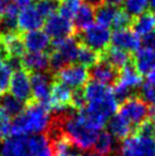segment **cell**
<instances>
[{
    "instance_id": "7c38bea8",
    "label": "cell",
    "mask_w": 155,
    "mask_h": 156,
    "mask_svg": "<svg viewBox=\"0 0 155 156\" xmlns=\"http://www.w3.org/2000/svg\"><path fill=\"white\" fill-rule=\"evenodd\" d=\"M1 156H32L29 145V137H17L12 136L0 145Z\"/></svg>"
},
{
    "instance_id": "4dcf8cb0",
    "label": "cell",
    "mask_w": 155,
    "mask_h": 156,
    "mask_svg": "<svg viewBox=\"0 0 155 156\" xmlns=\"http://www.w3.org/2000/svg\"><path fill=\"white\" fill-rule=\"evenodd\" d=\"M13 76V69L6 62H0V97L7 94Z\"/></svg>"
},
{
    "instance_id": "7402d4cb",
    "label": "cell",
    "mask_w": 155,
    "mask_h": 156,
    "mask_svg": "<svg viewBox=\"0 0 155 156\" xmlns=\"http://www.w3.org/2000/svg\"><path fill=\"white\" fill-rule=\"evenodd\" d=\"M73 20V25L75 29V34H77L92 25L94 20H95V8L87 2L80 4V7L78 9Z\"/></svg>"
},
{
    "instance_id": "3957f363",
    "label": "cell",
    "mask_w": 155,
    "mask_h": 156,
    "mask_svg": "<svg viewBox=\"0 0 155 156\" xmlns=\"http://www.w3.org/2000/svg\"><path fill=\"white\" fill-rule=\"evenodd\" d=\"M121 156H155V136L130 134L117 149Z\"/></svg>"
},
{
    "instance_id": "ffe728a7",
    "label": "cell",
    "mask_w": 155,
    "mask_h": 156,
    "mask_svg": "<svg viewBox=\"0 0 155 156\" xmlns=\"http://www.w3.org/2000/svg\"><path fill=\"white\" fill-rule=\"evenodd\" d=\"M107 129V131L112 134L115 140H124L135 131V129L129 122L119 114H114L108 120Z\"/></svg>"
},
{
    "instance_id": "d6986e66",
    "label": "cell",
    "mask_w": 155,
    "mask_h": 156,
    "mask_svg": "<svg viewBox=\"0 0 155 156\" xmlns=\"http://www.w3.org/2000/svg\"><path fill=\"white\" fill-rule=\"evenodd\" d=\"M131 63L140 75L147 74L155 69V50L140 48L132 55Z\"/></svg>"
},
{
    "instance_id": "5bb4252c",
    "label": "cell",
    "mask_w": 155,
    "mask_h": 156,
    "mask_svg": "<svg viewBox=\"0 0 155 156\" xmlns=\"http://www.w3.org/2000/svg\"><path fill=\"white\" fill-rule=\"evenodd\" d=\"M43 18L37 12L34 6H27L20 10L17 16L18 32H31L40 30L43 25Z\"/></svg>"
},
{
    "instance_id": "7a4b0ae2",
    "label": "cell",
    "mask_w": 155,
    "mask_h": 156,
    "mask_svg": "<svg viewBox=\"0 0 155 156\" xmlns=\"http://www.w3.org/2000/svg\"><path fill=\"white\" fill-rule=\"evenodd\" d=\"M55 116L60 123L64 134L74 147L82 151H89L94 147L98 131L88 126L75 111L69 109L57 113Z\"/></svg>"
},
{
    "instance_id": "d4e9b609",
    "label": "cell",
    "mask_w": 155,
    "mask_h": 156,
    "mask_svg": "<svg viewBox=\"0 0 155 156\" xmlns=\"http://www.w3.org/2000/svg\"><path fill=\"white\" fill-rule=\"evenodd\" d=\"M0 37L4 40L10 58L12 57L22 58V56L25 54V47H24L23 40H22L21 32H13V33H7V34H0Z\"/></svg>"
},
{
    "instance_id": "2e32d148",
    "label": "cell",
    "mask_w": 155,
    "mask_h": 156,
    "mask_svg": "<svg viewBox=\"0 0 155 156\" xmlns=\"http://www.w3.org/2000/svg\"><path fill=\"white\" fill-rule=\"evenodd\" d=\"M22 40L29 52H43L50 47V38L41 30L22 33Z\"/></svg>"
},
{
    "instance_id": "74e56055",
    "label": "cell",
    "mask_w": 155,
    "mask_h": 156,
    "mask_svg": "<svg viewBox=\"0 0 155 156\" xmlns=\"http://www.w3.org/2000/svg\"><path fill=\"white\" fill-rule=\"evenodd\" d=\"M146 83L152 84V86H155V69H152L151 72H148L146 74Z\"/></svg>"
},
{
    "instance_id": "60d3db41",
    "label": "cell",
    "mask_w": 155,
    "mask_h": 156,
    "mask_svg": "<svg viewBox=\"0 0 155 156\" xmlns=\"http://www.w3.org/2000/svg\"><path fill=\"white\" fill-rule=\"evenodd\" d=\"M81 156H102V155L97 154L96 152H87V153H85V154H82Z\"/></svg>"
},
{
    "instance_id": "4316f807",
    "label": "cell",
    "mask_w": 155,
    "mask_h": 156,
    "mask_svg": "<svg viewBox=\"0 0 155 156\" xmlns=\"http://www.w3.org/2000/svg\"><path fill=\"white\" fill-rule=\"evenodd\" d=\"M0 108H2L9 116L16 117L25 108V103L16 99L12 95H4L0 97Z\"/></svg>"
},
{
    "instance_id": "8d00e7d4",
    "label": "cell",
    "mask_w": 155,
    "mask_h": 156,
    "mask_svg": "<svg viewBox=\"0 0 155 156\" xmlns=\"http://www.w3.org/2000/svg\"><path fill=\"white\" fill-rule=\"evenodd\" d=\"M123 4H124V0H103V5H108L113 7H120Z\"/></svg>"
},
{
    "instance_id": "f35d334b",
    "label": "cell",
    "mask_w": 155,
    "mask_h": 156,
    "mask_svg": "<svg viewBox=\"0 0 155 156\" xmlns=\"http://www.w3.org/2000/svg\"><path fill=\"white\" fill-rule=\"evenodd\" d=\"M150 121L152 122V124L155 129V111H153V109H151V120Z\"/></svg>"
},
{
    "instance_id": "4fadbf2b",
    "label": "cell",
    "mask_w": 155,
    "mask_h": 156,
    "mask_svg": "<svg viewBox=\"0 0 155 156\" xmlns=\"http://www.w3.org/2000/svg\"><path fill=\"white\" fill-rule=\"evenodd\" d=\"M21 63L23 69L29 73H50L48 52H25Z\"/></svg>"
},
{
    "instance_id": "1f68e13d",
    "label": "cell",
    "mask_w": 155,
    "mask_h": 156,
    "mask_svg": "<svg viewBox=\"0 0 155 156\" xmlns=\"http://www.w3.org/2000/svg\"><path fill=\"white\" fill-rule=\"evenodd\" d=\"M80 4L81 2L79 0H64L59 5V9H58L59 15L62 17L66 18V20L72 22L78 9L80 7Z\"/></svg>"
},
{
    "instance_id": "f1b7e54d",
    "label": "cell",
    "mask_w": 155,
    "mask_h": 156,
    "mask_svg": "<svg viewBox=\"0 0 155 156\" xmlns=\"http://www.w3.org/2000/svg\"><path fill=\"white\" fill-rule=\"evenodd\" d=\"M49 144L52 146L54 156H80L66 136H63L62 138Z\"/></svg>"
},
{
    "instance_id": "484cf974",
    "label": "cell",
    "mask_w": 155,
    "mask_h": 156,
    "mask_svg": "<svg viewBox=\"0 0 155 156\" xmlns=\"http://www.w3.org/2000/svg\"><path fill=\"white\" fill-rule=\"evenodd\" d=\"M119 8L120 7H113L108 5H102L97 7L95 9V18L97 21V24L107 29L112 27Z\"/></svg>"
},
{
    "instance_id": "e575fe53",
    "label": "cell",
    "mask_w": 155,
    "mask_h": 156,
    "mask_svg": "<svg viewBox=\"0 0 155 156\" xmlns=\"http://www.w3.org/2000/svg\"><path fill=\"white\" fill-rule=\"evenodd\" d=\"M12 129V120L7 113L0 108V141L8 138Z\"/></svg>"
},
{
    "instance_id": "6da1fadb",
    "label": "cell",
    "mask_w": 155,
    "mask_h": 156,
    "mask_svg": "<svg viewBox=\"0 0 155 156\" xmlns=\"http://www.w3.org/2000/svg\"><path fill=\"white\" fill-rule=\"evenodd\" d=\"M50 111L47 106L31 99L25 104L24 111L12 121L10 134L26 137L30 133L46 132L50 123Z\"/></svg>"
},
{
    "instance_id": "ac0fdd59",
    "label": "cell",
    "mask_w": 155,
    "mask_h": 156,
    "mask_svg": "<svg viewBox=\"0 0 155 156\" xmlns=\"http://www.w3.org/2000/svg\"><path fill=\"white\" fill-rule=\"evenodd\" d=\"M130 30L139 38L155 32V14L152 12H144L136 17H132Z\"/></svg>"
},
{
    "instance_id": "5b68a950",
    "label": "cell",
    "mask_w": 155,
    "mask_h": 156,
    "mask_svg": "<svg viewBox=\"0 0 155 156\" xmlns=\"http://www.w3.org/2000/svg\"><path fill=\"white\" fill-rule=\"evenodd\" d=\"M111 31L107 27L96 24L89 26L85 31H81L75 34L78 41L83 46L90 48L91 50L103 54L111 44Z\"/></svg>"
},
{
    "instance_id": "9c48e42d",
    "label": "cell",
    "mask_w": 155,
    "mask_h": 156,
    "mask_svg": "<svg viewBox=\"0 0 155 156\" xmlns=\"http://www.w3.org/2000/svg\"><path fill=\"white\" fill-rule=\"evenodd\" d=\"M43 27L48 37L54 38V40L65 39V38L75 35L73 22L62 17L60 15H57V14L48 17L46 22L43 23Z\"/></svg>"
},
{
    "instance_id": "e0dca14e",
    "label": "cell",
    "mask_w": 155,
    "mask_h": 156,
    "mask_svg": "<svg viewBox=\"0 0 155 156\" xmlns=\"http://www.w3.org/2000/svg\"><path fill=\"white\" fill-rule=\"evenodd\" d=\"M131 58H132V54L125 51V50H122V49H119V48L113 47V46L112 47L110 46L100 55V61L110 64V65L113 66L117 71H120L125 65L130 64L131 63Z\"/></svg>"
},
{
    "instance_id": "836d02e7",
    "label": "cell",
    "mask_w": 155,
    "mask_h": 156,
    "mask_svg": "<svg viewBox=\"0 0 155 156\" xmlns=\"http://www.w3.org/2000/svg\"><path fill=\"white\" fill-rule=\"evenodd\" d=\"M140 98L146 103L150 108L155 111V86L145 83L140 89Z\"/></svg>"
},
{
    "instance_id": "277c9868",
    "label": "cell",
    "mask_w": 155,
    "mask_h": 156,
    "mask_svg": "<svg viewBox=\"0 0 155 156\" xmlns=\"http://www.w3.org/2000/svg\"><path fill=\"white\" fill-rule=\"evenodd\" d=\"M117 112V114L125 119L136 130L142 122L148 120L151 108L140 97L134 95L119 105Z\"/></svg>"
},
{
    "instance_id": "603a6c76",
    "label": "cell",
    "mask_w": 155,
    "mask_h": 156,
    "mask_svg": "<svg viewBox=\"0 0 155 156\" xmlns=\"http://www.w3.org/2000/svg\"><path fill=\"white\" fill-rule=\"evenodd\" d=\"M116 144L115 139L113 138V136L108 131H100L98 132L97 139L95 141L94 148L97 154L102 156H116Z\"/></svg>"
},
{
    "instance_id": "d590c367",
    "label": "cell",
    "mask_w": 155,
    "mask_h": 156,
    "mask_svg": "<svg viewBox=\"0 0 155 156\" xmlns=\"http://www.w3.org/2000/svg\"><path fill=\"white\" fill-rule=\"evenodd\" d=\"M140 48L155 50V32H152L150 34L142 37L140 39Z\"/></svg>"
},
{
    "instance_id": "83f0119b",
    "label": "cell",
    "mask_w": 155,
    "mask_h": 156,
    "mask_svg": "<svg viewBox=\"0 0 155 156\" xmlns=\"http://www.w3.org/2000/svg\"><path fill=\"white\" fill-rule=\"evenodd\" d=\"M100 61V54L91 50L90 48L83 46L79 42V49H78L77 62L79 65L85 67H92Z\"/></svg>"
},
{
    "instance_id": "d6a6232c",
    "label": "cell",
    "mask_w": 155,
    "mask_h": 156,
    "mask_svg": "<svg viewBox=\"0 0 155 156\" xmlns=\"http://www.w3.org/2000/svg\"><path fill=\"white\" fill-rule=\"evenodd\" d=\"M148 0H124V10L131 17H136L146 10Z\"/></svg>"
},
{
    "instance_id": "f546056e",
    "label": "cell",
    "mask_w": 155,
    "mask_h": 156,
    "mask_svg": "<svg viewBox=\"0 0 155 156\" xmlns=\"http://www.w3.org/2000/svg\"><path fill=\"white\" fill-rule=\"evenodd\" d=\"M60 0H39L34 7L41 17L48 18L55 15L59 9Z\"/></svg>"
},
{
    "instance_id": "8fae6325",
    "label": "cell",
    "mask_w": 155,
    "mask_h": 156,
    "mask_svg": "<svg viewBox=\"0 0 155 156\" xmlns=\"http://www.w3.org/2000/svg\"><path fill=\"white\" fill-rule=\"evenodd\" d=\"M111 44L113 47L125 50L130 54H135L140 49V38L129 27L120 29V30H114L112 33Z\"/></svg>"
},
{
    "instance_id": "52a82bcc",
    "label": "cell",
    "mask_w": 155,
    "mask_h": 156,
    "mask_svg": "<svg viewBox=\"0 0 155 156\" xmlns=\"http://www.w3.org/2000/svg\"><path fill=\"white\" fill-rule=\"evenodd\" d=\"M72 94L73 91L67 86L54 79L50 87V96L48 101L49 109L57 113L72 109Z\"/></svg>"
},
{
    "instance_id": "30bf717a",
    "label": "cell",
    "mask_w": 155,
    "mask_h": 156,
    "mask_svg": "<svg viewBox=\"0 0 155 156\" xmlns=\"http://www.w3.org/2000/svg\"><path fill=\"white\" fill-rule=\"evenodd\" d=\"M9 90L13 97L21 100L23 103H27L32 99V92H31V82H30V73L25 69H20L14 72Z\"/></svg>"
},
{
    "instance_id": "ab89813d",
    "label": "cell",
    "mask_w": 155,
    "mask_h": 156,
    "mask_svg": "<svg viewBox=\"0 0 155 156\" xmlns=\"http://www.w3.org/2000/svg\"><path fill=\"white\" fill-rule=\"evenodd\" d=\"M148 5L152 9V13L155 14V0H148Z\"/></svg>"
},
{
    "instance_id": "cb8c5ba5",
    "label": "cell",
    "mask_w": 155,
    "mask_h": 156,
    "mask_svg": "<svg viewBox=\"0 0 155 156\" xmlns=\"http://www.w3.org/2000/svg\"><path fill=\"white\" fill-rule=\"evenodd\" d=\"M116 82L121 83L122 86L129 88L130 90L134 91L138 87H140L142 83V75L138 73L137 69H135L132 63L125 65L122 69H120L119 73V79Z\"/></svg>"
},
{
    "instance_id": "44dd1931",
    "label": "cell",
    "mask_w": 155,
    "mask_h": 156,
    "mask_svg": "<svg viewBox=\"0 0 155 156\" xmlns=\"http://www.w3.org/2000/svg\"><path fill=\"white\" fill-rule=\"evenodd\" d=\"M83 94H85L87 104H94L111 97L113 95V91L107 86L91 80L90 82L86 84V88L83 89Z\"/></svg>"
},
{
    "instance_id": "b9f144b4",
    "label": "cell",
    "mask_w": 155,
    "mask_h": 156,
    "mask_svg": "<svg viewBox=\"0 0 155 156\" xmlns=\"http://www.w3.org/2000/svg\"><path fill=\"white\" fill-rule=\"evenodd\" d=\"M37 1H39V0H37Z\"/></svg>"
},
{
    "instance_id": "ba28073f",
    "label": "cell",
    "mask_w": 155,
    "mask_h": 156,
    "mask_svg": "<svg viewBox=\"0 0 155 156\" xmlns=\"http://www.w3.org/2000/svg\"><path fill=\"white\" fill-rule=\"evenodd\" d=\"M52 80H54V75L49 72L47 73H30L32 99L48 107Z\"/></svg>"
},
{
    "instance_id": "9a60e30c",
    "label": "cell",
    "mask_w": 155,
    "mask_h": 156,
    "mask_svg": "<svg viewBox=\"0 0 155 156\" xmlns=\"http://www.w3.org/2000/svg\"><path fill=\"white\" fill-rule=\"evenodd\" d=\"M120 71L114 69L110 64L103 61H99L95 66H92L89 72V76H91L92 81L99 82L105 86H114L119 79Z\"/></svg>"
},
{
    "instance_id": "8992f818",
    "label": "cell",
    "mask_w": 155,
    "mask_h": 156,
    "mask_svg": "<svg viewBox=\"0 0 155 156\" xmlns=\"http://www.w3.org/2000/svg\"><path fill=\"white\" fill-rule=\"evenodd\" d=\"M54 79L64 83L69 88L81 89L88 82L89 72L85 66L79 64H71L56 72L54 74Z\"/></svg>"
}]
</instances>
